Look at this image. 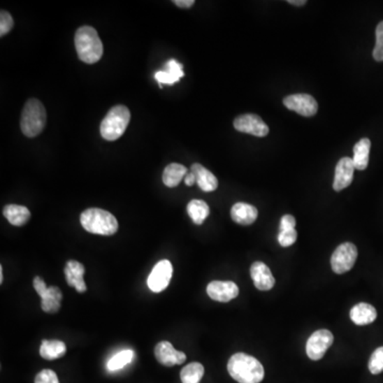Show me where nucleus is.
<instances>
[{"mask_svg":"<svg viewBox=\"0 0 383 383\" xmlns=\"http://www.w3.org/2000/svg\"><path fill=\"white\" fill-rule=\"evenodd\" d=\"M227 368L230 376L238 383H260L264 378V368L260 361L243 352L233 354Z\"/></svg>","mask_w":383,"mask_h":383,"instance_id":"nucleus-1","label":"nucleus"},{"mask_svg":"<svg viewBox=\"0 0 383 383\" xmlns=\"http://www.w3.org/2000/svg\"><path fill=\"white\" fill-rule=\"evenodd\" d=\"M75 46L78 58L87 64H95L103 57V43L97 31L89 26H83L77 30Z\"/></svg>","mask_w":383,"mask_h":383,"instance_id":"nucleus-2","label":"nucleus"},{"mask_svg":"<svg viewBox=\"0 0 383 383\" xmlns=\"http://www.w3.org/2000/svg\"><path fill=\"white\" fill-rule=\"evenodd\" d=\"M81 226L89 233L113 236L117 232L118 222L113 214L99 208H91L80 215Z\"/></svg>","mask_w":383,"mask_h":383,"instance_id":"nucleus-3","label":"nucleus"},{"mask_svg":"<svg viewBox=\"0 0 383 383\" xmlns=\"http://www.w3.org/2000/svg\"><path fill=\"white\" fill-rule=\"evenodd\" d=\"M47 114L44 106L36 99L26 103L20 116V129L28 138L42 133L46 125Z\"/></svg>","mask_w":383,"mask_h":383,"instance_id":"nucleus-4","label":"nucleus"},{"mask_svg":"<svg viewBox=\"0 0 383 383\" xmlns=\"http://www.w3.org/2000/svg\"><path fill=\"white\" fill-rule=\"evenodd\" d=\"M130 111L125 106H115L101 122V134L105 140H116L123 136L130 122Z\"/></svg>","mask_w":383,"mask_h":383,"instance_id":"nucleus-5","label":"nucleus"},{"mask_svg":"<svg viewBox=\"0 0 383 383\" xmlns=\"http://www.w3.org/2000/svg\"><path fill=\"white\" fill-rule=\"evenodd\" d=\"M358 258V250L354 244L346 242L334 250L331 256V268L335 274H344L354 268Z\"/></svg>","mask_w":383,"mask_h":383,"instance_id":"nucleus-6","label":"nucleus"},{"mask_svg":"<svg viewBox=\"0 0 383 383\" xmlns=\"http://www.w3.org/2000/svg\"><path fill=\"white\" fill-rule=\"evenodd\" d=\"M332 343H333V334L329 330H317L308 340L307 347H305L308 356L313 361H319L325 356L326 352L329 349Z\"/></svg>","mask_w":383,"mask_h":383,"instance_id":"nucleus-7","label":"nucleus"},{"mask_svg":"<svg viewBox=\"0 0 383 383\" xmlns=\"http://www.w3.org/2000/svg\"><path fill=\"white\" fill-rule=\"evenodd\" d=\"M173 276L172 263L168 260H161L157 263L147 279L148 287L154 293H160L164 291Z\"/></svg>","mask_w":383,"mask_h":383,"instance_id":"nucleus-8","label":"nucleus"},{"mask_svg":"<svg viewBox=\"0 0 383 383\" xmlns=\"http://www.w3.org/2000/svg\"><path fill=\"white\" fill-rule=\"evenodd\" d=\"M283 103L289 110L296 112L299 115L310 117L317 114L319 110V105L315 97L309 94H294V95L287 96L283 99Z\"/></svg>","mask_w":383,"mask_h":383,"instance_id":"nucleus-9","label":"nucleus"},{"mask_svg":"<svg viewBox=\"0 0 383 383\" xmlns=\"http://www.w3.org/2000/svg\"><path fill=\"white\" fill-rule=\"evenodd\" d=\"M233 126L238 131L252 134L259 138L266 136L270 132L268 125L263 122L260 116L256 114H244V115L238 116L234 120Z\"/></svg>","mask_w":383,"mask_h":383,"instance_id":"nucleus-10","label":"nucleus"},{"mask_svg":"<svg viewBox=\"0 0 383 383\" xmlns=\"http://www.w3.org/2000/svg\"><path fill=\"white\" fill-rule=\"evenodd\" d=\"M238 285L232 281H212L207 287L210 298L219 303H229L238 297Z\"/></svg>","mask_w":383,"mask_h":383,"instance_id":"nucleus-11","label":"nucleus"},{"mask_svg":"<svg viewBox=\"0 0 383 383\" xmlns=\"http://www.w3.org/2000/svg\"><path fill=\"white\" fill-rule=\"evenodd\" d=\"M154 356L159 363L164 366H180L185 363L187 356L185 352L175 349L174 346L170 342H160L154 348Z\"/></svg>","mask_w":383,"mask_h":383,"instance_id":"nucleus-12","label":"nucleus"},{"mask_svg":"<svg viewBox=\"0 0 383 383\" xmlns=\"http://www.w3.org/2000/svg\"><path fill=\"white\" fill-rule=\"evenodd\" d=\"M356 170L352 158L344 157L338 162L334 174L333 189L335 192H341L352 185L354 179V173Z\"/></svg>","mask_w":383,"mask_h":383,"instance_id":"nucleus-13","label":"nucleus"},{"mask_svg":"<svg viewBox=\"0 0 383 383\" xmlns=\"http://www.w3.org/2000/svg\"><path fill=\"white\" fill-rule=\"evenodd\" d=\"M250 276L254 281V287L260 291L272 290L275 285V278L270 268L266 263L256 261L250 268Z\"/></svg>","mask_w":383,"mask_h":383,"instance_id":"nucleus-14","label":"nucleus"},{"mask_svg":"<svg viewBox=\"0 0 383 383\" xmlns=\"http://www.w3.org/2000/svg\"><path fill=\"white\" fill-rule=\"evenodd\" d=\"M85 268L83 264L78 261L71 260L66 263L64 268L65 279L69 287H75L77 292H87V287L85 284Z\"/></svg>","mask_w":383,"mask_h":383,"instance_id":"nucleus-15","label":"nucleus"},{"mask_svg":"<svg viewBox=\"0 0 383 383\" xmlns=\"http://www.w3.org/2000/svg\"><path fill=\"white\" fill-rule=\"evenodd\" d=\"M185 73H183L182 64L175 59H171L167 61L163 71H157L154 78L157 79L160 87H162V85H175L179 82Z\"/></svg>","mask_w":383,"mask_h":383,"instance_id":"nucleus-16","label":"nucleus"},{"mask_svg":"<svg viewBox=\"0 0 383 383\" xmlns=\"http://www.w3.org/2000/svg\"><path fill=\"white\" fill-rule=\"evenodd\" d=\"M258 210L254 205L245 203H236L231 209V219L234 223L250 226L256 222Z\"/></svg>","mask_w":383,"mask_h":383,"instance_id":"nucleus-17","label":"nucleus"},{"mask_svg":"<svg viewBox=\"0 0 383 383\" xmlns=\"http://www.w3.org/2000/svg\"><path fill=\"white\" fill-rule=\"evenodd\" d=\"M191 172L195 175L196 183L201 191L213 192L219 187V181H217V177L214 176L209 170H207L205 166L199 164V163L192 165Z\"/></svg>","mask_w":383,"mask_h":383,"instance_id":"nucleus-18","label":"nucleus"},{"mask_svg":"<svg viewBox=\"0 0 383 383\" xmlns=\"http://www.w3.org/2000/svg\"><path fill=\"white\" fill-rule=\"evenodd\" d=\"M350 319L358 326L370 325L377 319V311L370 303H360L350 310Z\"/></svg>","mask_w":383,"mask_h":383,"instance_id":"nucleus-19","label":"nucleus"},{"mask_svg":"<svg viewBox=\"0 0 383 383\" xmlns=\"http://www.w3.org/2000/svg\"><path fill=\"white\" fill-rule=\"evenodd\" d=\"M3 213L8 222L11 225L16 226V227H22V226L26 225L29 222L30 217H31L29 210L24 205H6L3 208Z\"/></svg>","mask_w":383,"mask_h":383,"instance_id":"nucleus-20","label":"nucleus"},{"mask_svg":"<svg viewBox=\"0 0 383 383\" xmlns=\"http://www.w3.org/2000/svg\"><path fill=\"white\" fill-rule=\"evenodd\" d=\"M187 175V168L185 165L178 164V163H172V164L167 165L165 167L162 176L163 183L167 187H178L179 183L182 181L183 178H185Z\"/></svg>","mask_w":383,"mask_h":383,"instance_id":"nucleus-21","label":"nucleus"},{"mask_svg":"<svg viewBox=\"0 0 383 383\" xmlns=\"http://www.w3.org/2000/svg\"><path fill=\"white\" fill-rule=\"evenodd\" d=\"M66 354V345L59 340H43L40 354L45 360H56Z\"/></svg>","mask_w":383,"mask_h":383,"instance_id":"nucleus-22","label":"nucleus"},{"mask_svg":"<svg viewBox=\"0 0 383 383\" xmlns=\"http://www.w3.org/2000/svg\"><path fill=\"white\" fill-rule=\"evenodd\" d=\"M370 140L368 138H361L354 147V161L356 170L364 171L370 161Z\"/></svg>","mask_w":383,"mask_h":383,"instance_id":"nucleus-23","label":"nucleus"},{"mask_svg":"<svg viewBox=\"0 0 383 383\" xmlns=\"http://www.w3.org/2000/svg\"><path fill=\"white\" fill-rule=\"evenodd\" d=\"M187 213L195 225H203L210 214V208L203 201L193 199L187 205Z\"/></svg>","mask_w":383,"mask_h":383,"instance_id":"nucleus-24","label":"nucleus"},{"mask_svg":"<svg viewBox=\"0 0 383 383\" xmlns=\"http://www.w3.org/2000/svg\"><path fill=\"white\" fill-rule=\"evenodd\" d=\"M205 374V368L198 362H192L181 370L182 383H199Z\"/></svg>","mask_w":383,"mask_h":383,"instance_id":"nucleus-25","label":"nucleus"},{"mask_svg":"<svg viewBox=\"0 0 383 383\" xmlns=\"http://www.w3.org/2000/svg\"><path fill=\"white\" fill-rule=\"evenodd\" d=\"M133 356V350H122L121 352H118V354H116L115 356L110 359L107 364L108 370L115 372V370H122V368H125L128 364L131 363Z\"/></svg>","mask_w":383,"mask_h":383,"instance_id":"nucleus-26","label":"nucleus"},{"mask_svg":"<svg viewBox=\"0 0 383 383\" xmlns=\"http://www.w3.org/2000/svg\"><path fill=\"white\" fill-rule=\"evenodd\" d=\"M368 370L373 375H378L383 372V346L377 348L373 352L368 362Z\"/></svg>","mask_w":383,"mask_h":383,"instance_id":"nucleus-27","label":"nucleus"},{"mask_svg":"<svg viewBox=\"0 0 383 383\" xmlns=\"http://www.w3.org/2000/svg\"><path fill=\"white\" fill-rule=\"evenodd\" d=\"M373 57L378 62L383 61V22H379L376 28V45H375Z\"/></svg>","mask_w":383,"mask_h":383,"instance_id":"nucleus-28","label":"nucleus"},{"mask_svg":"<svg viewBox=\"0 0 383 383\" xmlns=\"http://www.w3.org/2000/svg\"><path fill=\"white\" fill-rule=\"evenodd\" d=\"M297 231L294 229L279 230L278 242L282 247H290L296 242Z\"/></svg>","mask_w":383,"mask_h":383,"instance_id":"nucleus-29","label":"nucleus"},{"mask_svg":"<svg viewBox=\"0 0 383 383\" xmlns=\"http://www.w3.org/2000/svg\"><path fill=\"white\" fill-rule=\"evenodd\" d=\"M14 22L9 12L1 11L0 14V36H3L9 34L13 28Z\"/></svg>","mask_w":383,"mask_h":383,"instance_id":"nucleus-30","label":"nucleus"},{"mask_svg":"<svg viewBox=\"0 0 383 383\" xmlns=\"http://www.w3.org/2000/svg\"><path fill=\"white\" fill-rule=\"evenodd\" d=\"M34 383H60L56 373L52 370H43L36 377Z\"/></svg>","mask_w":383,"mask_h":383,"instance_id":"nucleus-31","label":"nucleus"},{"mask_svg":"<svg viewBox=\"0 0 383 383\" xmlns=\"http://www.w3.org/2000/svg\"><path fill=\"white\" fill-rule=\"evenodd\" d=\"M295 226H296V219L290 214H287L281 219L279 230L294 229Z\"/></svg>","mask_w":383,"mask_h":383,"instance_id":"nucleus-32","label":"nucleus"},{"mask_svg":"<svg viewBox=\"0 0 383 383\" xmlns=\"http://www.w3.org/2000/svg\"><path fill=\"white\" fill-rule=\"evenodd\" d=\"M34 287L36 289V293L40 295L41 298L46 294L47 290H48L46 283H45V281L41 277H36L34 278Z\"/></svg>","mask_w":383,"mask_h":383,"instance_id":"nucleus-33","label":"nucleus"},{"mask_svg":"<svg viewBox=\"0 0 383 383\" xmlns=\"http://www.w3.org/2000/svg\"><path fill=\"white\" fill-rule=\"evenodd\" d=\"M174 3L177 6V7L187 9V8L193 7L195 1L194 0H175Z\"/></svg>","mask_w":383,"mask_h":383,"instance_id":"nucleus-34","label":"nucleus"},{"mask_svg":"<svg viewBox=\"0 0 383 383\" xmlns=\"http://www.w3.org/2000/svg\"><path fill=\"white\" fill-rule=\"evenodd\" d=\"M185 185H187V187H192V185H194V183H196V178H195V175L193 174V173H189V174H187V176H185Z\"/></svg>","mask_w":383,"mask_h":383,"instance_id":"nucleus-35","label":"nucleus"},{"mask_svg":"<svg viewBox=\"0 0 383 383\" xmlns=\"http://www.w3.org/2000/svg\"><path fill=\"white\" fill-rule=\"evenodd\" d=\"M287 3H291V5L293 6H298V7H301V6H305V3H307V1H305V0H289Z\"/></svg>","mask_w":383,"mask_h":383,"instance_id":"nucleus-36","label":"nucleus"},{"mask_svg":"<svg viewBox=\"0 0 383 383\" xmlns=\"http://www.w3.org/2000/svg\"><path fill=\"white\" fill-rule=\"evenodd\" d=\"M3 282V266H0V283Z\"/></svg>","mask_w":383,"mask_h":383,"instance_id":"nucleus-37","label":"nucleus"}]
</instances>
